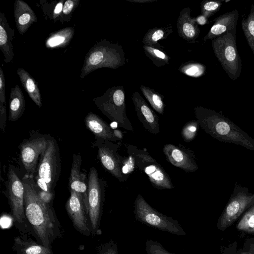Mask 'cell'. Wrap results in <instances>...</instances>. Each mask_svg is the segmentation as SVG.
I'll return each instance as SVG.
<instances>
[{
	"label": "cell",
	"instance_id": "6da1fadb",
	"mask_svg": "<svg viewBox=\"0 0 254 254\" xmlns=\"http://www.w3.org/2000/svg\"><path fill=\"white\" fill-rule=\"evenodd\" d=\"M24 187V212L27 221L42 245L51 249V245L62 234L61 227L55 210L41 197L33 176L22 178Z\"/></svg>",
	"mask_w": 254,
	"mask_h": 254
},
{
	"label": "cell",
	"instance_id": "7a4b0ae2",
	"mask_svg": "<svg viewBox=\"0 0 254 254\" xmlns=\"http://www.w3.org/2000/svg\"><path fill=\"white\" fill-rule=\"evenodd\" d=\"M126 63L122 46L104 39L98 41L87 53L80 78L83 79L93 71L100 68L117 69Z\"/></svg>",
	"mask_w": 254,
	"mask_h": 254
},
{
	"label": "cell",
	"instance_id": "3957f363",
	"mask_svg": "<svg viewBox=\"0 0 254 254\" xmlns=\"http://www.w3.org/2000/svg\"><path fill=\"white\" fill-rule=\"evenodd\" d=\"M93 145L98 148V158L103 166L121 182H126L135 167L133 157H122L118 153L120 145L101 138H96Z\"/></svg>",
	"mask_w": 254,
	"mask_h": 254
},
{
	"label": "cell",
	"instance_id": "277c9868",
	"mask_svg": "<svg viewBox=\"0 0 254 254\" xmlns=\"http://www.w3.org/2000/svg\"><path fill=\"white\" fill-rule=\"evenodd\" d=\"M236 29H233L213 39L211 45L214 53L222 68L233 80L240 75L242 60L236 45Z\"/></svg>",
	"mask_w": 254,
	"mask_h": 254
},
{
	"label": "cell",
	"instance_id": "5b68a950",
	"mask_svg": "<svg viewBox=\"0 0 254 254\" xmlns=\"http://www.w3.org/2000/svg\"><path fill=\"white\" fill-rule=\"evenodd\" d=\"M93 101L101 112L110 120L116 123L119 127L133 130L126 114L125 94L123 86L109 88L103 95L94 98Z\"/></svg>",
	"mask_w": 254,
	"mask_h": 254
},
{
	"label": "cell",
	"instance_id": "8992f818",
	"mask_svg": "<svg viewBox=\"0 0 254 254\" xmlns=\"http://www.w3.org/2000/svg\"><path fill=\"white\" fill-rule=\"evenodd\" d=\"M134 207L135 218L141 223L178 236L186 235L178 221L153 208L140 194L136 196Z\"/></svg>",
	"mask_w": 254,
	"mask_h": 254
},
{
	"label": "cell",
	"instance_id": "52a82bcc",
	"mask_svg": "<svg viewBox=\"0 0 254 254\" xmlns=\"http://www.w3.org/2000/svg\"><path fill=\"white\" fill-rule=\"evenodd\" d=\"M127 152L128 154L131 155L134 158L135 167L148 176L154 187L158 189L174 188L169 175L145 149L128 144Z\"/></svg>",
	"mask_w": 254,
	"mask_h": 254
},
{
	"label": "cell",
	"instance_id": "ba28073f",
	"mask_svg": "<svg viewBox=\"0 0 254 254\" xmlns=\"http://www.w3.org/2000/svg\"><path fill=\"white\" fill-rule=\"evenodd\" d=\"M61 170L59 148L56 140L52 137L48 138L45 150L41 154L38 162L36 177L44 181L50 190L54 193Z\"/></svg>",
	"mask_w": 254,
	"mask_h": 254
},
{
	"label": "cell",
	"instance_id": "9c48e42d",
	"mask_svg": "<svg viewBox=\"0 0 254 254\" xmlns=\"http://www.w3.org/2000/svg\"><path fill=\"white\" fill-rule=\"evenodd\" d=\"M7 191L14 221L19 231L24 232L27 226L24 207V187L10 166L7 173Z\"/></svg>",
	"mask_w": 254,
	"mask_h": 254
},
{
	"label": "cell",
	"instance_id": "30bf717a",
	"mask_svg": "<svg viewBox=\"0 0 254 254\" xmlns=\"http://www.w3.org/2000/svg\"><path fill=\"white\" fill-rule=\"evenodd\" d=\"M87 180L88 216L91 232L93 234H95L99 231L105 184L99 178L95 167L90 168Z\"/></svg>",
	"mask_w": 254,
	"mask_h": 254
},
{
	"label": "cell",
	"instance_id": "8fae6325",
	"mask_svg": "<svg viewBox=\"0 0 254 254\" xmlns=\"http://www.w3.org/2000/svg\"><path fill=\"white\" fill-rule=\"evenodd\" d=\"M48 143V138L39 137L25 140L20 144V157L27 174L33 176L37 171L39 157Z\"/></svg>",
	"mask_w": 254,
	"mask_h": 254
},
{
	"label": "cell",
	"instance_id": "7c38bea8",
	"mask_svg": "<svg viewBox=\"0 0 254 254\" xmlns=\"http://www.w3.org/2000/svg\"><path fill=\"white\" fill-rule=\"evenodd\" d=\"M70 192V195L65 204L67 213L76 229L83 235L90 236L92 232L82 196L74 190Z\"/></svg>",
	"mask_w": 254,
	"mask_h": 254
},
{
	"label": "cell",
	"instance_id": "4fadbf2b",
	"mask_svg": "<svg viewBox=\"0 0 254 254\" xmlns=\"http://www.w3.org/2000/svg\"><path fill=\"white\" fill-rule=\"evenodd\" d=\"M163 152L168 162L186 172H194L198 168L192 151L182 145L166 144Z\"/></svg>",
	"mask_w": 254,
	"mask_h": 254
},
{
	"label": "cell",
	"instance_id": "5bb4252c",
	"mask_svg": "<svg viewBox=\"0 0 254 254\" xmlns=\"http://www.w3.org/2000/svg\"><path fill=\"white\" fill-rule=\"evenodd\" d=\"M254 202V195H239L227 205L218 223V227L224 230L231 225L239 216Z\"/></svg>",
	"mask_w": 254,
	"mask_h": 254
},
{
	"label": "cell",
	"instance_id": "9a60e30c",
	"mask_svg": "<svg viewBox=\"0 0 254 254\" xmlns=\"http://www.w3.org/2000/svg\"><path fill=\"white\" fill-rule=\"evenodd\" d=\"M136 115L144 128L154 134L160 132L157 115L145 101L140 94L134 91L131 97Z\"/></svg>",
	"mask_w": 254,
	"mask_h": 254
},
{
	"label": "cell",
	"instance_id": "2e32d148",
	"mask_svg": "<svg viewBox=\"0 0 254 254\" xmlns=\"http://www.w3.org/2000/svg\"><path fill=\"white\" fill-rule=\"evenodd\" d=\"M81 163L80 154H74L68 186L70 190H74L82 195L88 214V180L86 181L85 174L81 171Z\"/></svg>",
	"mask_w": 254,
	"mask_h": 254
},
{
	"label": "cell",
	"instance_id": "e0dca14e",
	"mask_svg": "<svg viewBox=\"0 0 254 254\" xmlns=\"http://www.w3.org/2000/svg\"><path fill=\"white\" fill-rule=\"evenodd\" d=\"M238 18L239 11L237 9L217 17L214 19L213 25L203 40L204 41L212 40L233 29H236Z\"/></svg>",
	"mask_w": 254,
	"mask_h": 254
},
{
	"label": "cell",
	"instance_id": "ac0fdd59",
	"mask_svg": "<svg viewBox=\"0 0 254 254\" xmlns=\"http://www.w3.org/2000/svg\"><path fill=\"white\" fill-rule=\"evenodd\" d=\"M14 15L16 27L19 34H24L37 21L36 14L26 2L16 0L14 4Z\"/></svg>",
	"mask_w": 254,
	"mask_h": 254
},
{
	"label": "cell",
	"instance_id": "d6986e66",
	"mask_svg": "<svg viewBox=\"0 0 254 254\" xmlns=\"http://www.w3.org/2000/svg\"><path fill=\"white\" fill-rule=\"evenodd\" d=\"M190 9L185 7L180 12L177 21L178 32L184 40L192 42L199 36L200 29L195 21V18L190 16Z\"/></svg>",
	"mask_w": 254,
	"mask_h": 254
},
{
	"label": "cell",
	"instance_id": "ffe728a7",
	"mask_svg": "<svg viewBox=\"0 0 254 254\" xmlns=\"http://www.w3.org/2000/svg\"><path fill=\"white\" fill-rule=\"evenodd\" d=\"M85 126L96 138H101L112 142L120 140L116 136L115 129L112 128L100 117L92 112L84 119Z\"/></svg>",
	"mask_w": 254,
	"mask_h": 254
},
{
	"label": "cell",
	"instance_id": "44dd1931",
	"mask_svg": "<svg viewBox=\"0 0 254 254\" xmlns=\"http://www.w3.org/2000/svg\"><path fill=\"white\" fill-rule=\"evenodd\" d=\"M14 30L12 29L3 13L0 12V49L3 54L5 63L8 64L14 56L12 40Z\"/></svg>",
	"mask_w": 254,
	"mask_h": 254
},
{
	"label": "cell",
	"instance_id": "7402d4cb",
	"mask_svg": "<svg viewBox=\"0 0 254 254\" xmlns=\"http://www.w3.org/2000/svg\"><path fill=\"white\" fill-rule=\"evenodd\" d=\"M13 249L16 254H53L51 249L27 238L25 235L14 238Z\"/></svg>",
	"mask_w": 254,
	"mask_h": 254
},
{
	"label": "cell",
	"instance_id": "603a6c76",
	"mask_svg": "<svg viewBox=\"0 0 254 254\" xmlns=\"http://www.w3.org/2000/svg\"><path fill=\"white\" fill-rule=\"evenodd\" d=\"M9 103L8 119L16 121L23 114L26 105L24 95L18 85L11 89Z\"/></svg>",
	"mask_w": 254,
	"mask_h": 254
},
{
	"label": "cell",
	"instance_id": "cb8c5ba5",
	"mask_svg": "<svg viewBox=\"0 0 254 254\" xmlns=\"http://www.w3.org/2000/svg\"><path fill=\"white\" fill-rule=\"evenodd\" d=\"M75 33L73 27H68L51 33L45 41V46L48 49L62 48L67 46Z\"/></svg>",
	"mask_w": 254,
	"mask_h": 254
},
{
	"label": "cell",
	"instance_id": "d4e9b609",
	"mask_svg": "<svg viewBox=\"0 0 254 254\" xmlns=\"http://www.w3.org/2000/svg\"><path fill=\"white\" fill-rule=\"evenodd\" d=\"M17 73L19 77L22 85L30 98L39 107H41V95L35 80L27 71L22 68H18Z\"/></svg>",
	"mask_w": 254,
	"mask_h": 254
},
{
	"label": "cell",
	"instance_id": "484cf974",
	"mask_svg": "<svg viewBox=\"0 0 254 254\" xmlns=\"http://www.w3.org/2000/svg\"><path fill=\"white\" fill-rule=\"evenodd\" d=\"M172 32L173 28L170 25L152 28L144 36L142 43L144 45L162 50L164 47L158 43V41L165 40Z\"/></svg>",
	"mask_w": 254,
	"mask_h": 254
},
{
	"label": "cell",
	"instance_id": "4316f807",
	"mask_svg": "<svg viewBox=\"0 0 254 254\" xmlns=\"http://www.w3.org/2000/svg\"><path fill=\"white\" fill-rule=\"evenodd\" d=\"M140 88L152 108L159 114L163 115L165 105L162 95L153 89L144 85H141Z\"/></svg>",
	"mask_w": 254,
	"mask_h": 254
},
{
	"label": "cell",
	"instance_id": "83f0119b",
	"mask_svg": "<svg viewBox=\"0 0 254 254\" xmlns=\"http://www.w3.org/2000/svg\"><path fill=\"white\" fill-rule=\"evenodd\" d=\"M241 25L247 43L254 56V4H252L249 14L241 21Z\"/></svg>",
	"mask_w": 254,
	"mask_h": 254
},
{
	"label": "cell",
	"instance_id": "f1b7e54d",
	"mask_svg": "<svg viewBox=\"0 0 254 254\" xmlns=\"http://www.w3.org/2000/svg\"><path fill=\"white\" fill-rule=\"evenodd\" d=\"M63 2V0L59 1H53L51 3H47L45 0H41L40 3L46 18L55 21H59L64 5Z\"/></svg>",
	"mask_w": 254,
	"mask_h": 254
},
{
	"label": "cell",
	"instance_id": "f546056e",
	"mask_svg": "<svg viewBox=\"0 0 254 254\" xmlns=\"http://www.w3.org/2000/svg\"><path fill=\"white\" fill-rule=\"evenodd\" d=\"M143 49L146 56L156 66L160 67L168 64L171 58L162 50L146 45H144Z\"/></svg>",
	"mask_w": 254,
	"mask_h": 254
},
{
	"label": "cell",
	"instance_id": "4dcf8cb0",
	"mask_svg": "<svg viewBox=\"0 0 254 254\" xmlns=\"http://www.w3.org/2000/svg\"><path fill=\"white\" fill-rule=\"evenodd\" d=\"M183 74L193 77L202 76L205 72V67L201 64L193 61L182 64L179 68Z\"/></svg>",
	"mask_w": 254,
	"mask_h": 254
},
{
	"label": "cell",
	"instance_id": "1f68e13d",
	"mask_svg": "<svg viewBox=\"0 0 254 254\" xmlns=\"http://www.w3.org/2000/svg\"><path fill=\"white\" fill-rule=\"evenodd\" d=\"M237 228L239 230L254 234V205L244 215Z\"/></svg>",
	"mask_w": 254,
	"mask_h": 254
},
{
	"label": "cell",
	"instance_id": "d6a6232c",
	"mask_svg": "<svg viewBox=\"0 0 254 254\" xmlns=\"http://www.w3.org/2000/svg\"><path fill=\"white\" fill-rule=\"evenodd\" d=\"M222 2L220 0H204L200 4L201 14L207 18L213 15L220 8Z\"/></svg>",
	"mask_w": 254,
	"mask_h": 254
},
{
	"label": "cell",
	"instance_id": "836d02e7",
	"mask_svg": "<svg viewBox=\"0 0 254 254\" xmlns=\"http://www.w3.org/2000/svg\"><path fill=\"white\" fill-rule=\"evenodd\" d=\"M198 125L197 121L192 120L184 126L181 130V135L185 142H190L194 139L197 134Z\"/></svg>",
	"mask_w": 254,
	"mask_h": 254
},
{
	"label": "cell",
	"instance_id": "e575fe53",
	"mask_svg": "<svg viewBox=\"0 0 254 254\" xmlns=\"http://www.w3.org/2000/svg\"><path fill=\"white\" fill-rule=\"evenodd\" d=\"M80 0H67L64 1L59 21L62 23L70 20L73 12L78 6Z\"/></svg>",
	"mask_w": 254,
	"mask_h": 254
},
{
	"label": "cell",
	"instance_id": "d590c367",
	"mask_svg": "<svg viewBox=\"0 0 254 254\" xmlns=\"http://www.w3.org/2000/svg\"><path fill=\"white\" fill-rule=\"evenodd\" d=\"M145 250L147 254H178L169 252L158 242L151 240L146 241Z\"/></svg>",
	"mask_w": 254,
	"mask_h": 254
},
{
	"label": "cell",
	"instance_id": "8d00e7d4",
	"mask_svg": "<svg viewBox=\"0 0 254 254\" xmlns=\"http://www.w3.org/2000/svg\"><path fill=\"white\" fill-rule=\"evenodd\" d=\"M96 254H118L117 243L111 240L99 246Z\"/></svg>",
	"mask_w": 254,
	"mask_h": 254
},
{
	"label": "cell",
	"instance_id": "74e56055",
	"mask_svg": "<svg viewBox=\"0 0 254 254\" xmlns=\"http://www.w3.org/2000/svg\"><path fill=\"white\" fill-rule=\"evenodd\" d=\"M0 103H6L5 94V77L1 67H0Z\"/></svg>",
	"mask_w": 254,
	"mask_h": 254
},
{
	"label": "cell",
	"instance_id": "f35d334b",
	"mask_svg": "<svg viewBox=\"0 0 254 254\" xmlns=\"http://www.w3.org/2000/svg\"><path fill=\"white\" fill-rule=\"evenodd\" d=\"M195 21L197 24L203 25L207 22V18L203 14H200L195 18Z\"/></svg>",
	"mask_w": 254,
	"mask_h": 254
},
{
	"label": "cell",
	"instance_id": "ab89813d",
	"mask_svg": "<svg viewBox=\"0 0 254 254\" xmlns=\"http://www.w3.org/2000/svg\"><path fill=\"white\" fill-rule=\"evenodd\" d=\"M128 1H131V2H138V3H144V2H152L153 1H155L154 0H127Z\"/></svg>",
	"mask_w": 254,
	"mask_h": 254
},
{
	"label": "cell",
	"instance_id": "60d3db41",
	"mask_svg": "<svg viewBox=\"0 0 254 254\" xmlns=\"http://www.w3.org/2000/svg\"><path fill=\"white\" fill-rule=\"evenodd\" d=\"M241 254H254L251 252H243V253H241Z\"/></svg>",
	"mask_w": 254,
	"mask_h": 254
}]
</instances>
